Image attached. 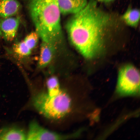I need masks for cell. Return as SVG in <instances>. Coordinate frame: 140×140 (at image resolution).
<instances>
[{"mask_svg":"<svg viewBox=\"0 0 140 140\" xmlns=\"http://www.w3.org/2000/svg\"><path fill=\"white\" fill-rule=\"evenodd\" d=\"M113 16L101 9L94 0L68 21L66 28L69 40L85 58L94 57L100 51L106 32L115 25Z\"/></svg>","mask_w":140,"mask_h":140,"instance_id":"6da1fadb","label":"cell"},{"mask_svg":"<svg viewBox=\"0 0 140 140\" xmlns=\"http://www.w3.org/2000/svg\"><path fill=\"white\" fill-rule=\"evenodd\" d=\"M36 31L42 41L55 46L62 37L58 0H26Z\"/></svg>","mask_w":140,"mask_h":140,"instance_id":"7a4b0ae2","label":"cell"},{"mask_svg":"<svg viewBox=\"0 0 140 140\" xmlns=\"http://www.w3.org/2000/svg\"><path fill=\"white\" fill-rule=\"evenodd\" d=\"M33 107L40 115L53 121L65 118L72 111L74 101L69 92L62 90L58 94L50 97L45 91L37 92L32 98Z\"/></svg>","mask_w":140,"mask_h":140,"instance_id":"3957f363","label":"cell"},{"mask_svg":"<svg viewBox=\"0 0 140 140\" xmlns=\"http://www.w3.org/2000/svg\"><path fill=\"white\" fill-rule=\"evenodd\" d=\"M116 92L121 96H138L140 92V73L131 65L122 67L118 73Z\"/></svg>","mask_w":140,"mask_h":140,"instance_id":"277c9868","label":"cell"},{"mask_svg":"<svg viewBox=\"0 0 140 140\" xmlns=\"http://www.w3.org/2000/svg\"><path fill=\"white\" fill-rule=\"evenodd\" d=\"M79 131L69 134H63L51 131L41 125L36 120L29 124L26 131V140H66L76 138Z\"/></svg>","mask_w":140,"mask_h":140,"instance_id":"5b68a950","label":"cell"},{"mask_svg":"<svg viewBox=\"0 0 140 140\" xmlns=\"http://www.w3.org/2000/svg\"><path fill=\"white\" fill-rule=\"evenodd\" d=\"M19 17L0 18V29L6 40L11 41L15 38L19 26Z\"/></svg>","mask_w":140,"mask_h":140,"instance_id":"8992f818","label":"cell"},{"mask_svg":"<svg viewBox=\"0 0 140 140\" xmlns=\"http://www.w3.org/2000/svg\"><path fill=\"white\" fill-rule=\"evenodd\" d=\"M26 140V131L16 125H9L0 128V140Z\"/></svg>","mask_w":140,"mask_h":140,"instance_id":"52a82bcc","label":"cell"},{"mask_svg":"<svg viewBox=\"0 0 140 140\" xmlns=\"http://www.w3.org/2000/svg\"><path fill=\"white\" fill-rule=\"evenodd\" d=\"M61 13L74 14L79 12L86 5L87 0H58Z\"/></svg>","mask_w":140,"mask_h":140,"instance_id":"ba28073f","label":"cell"},{"mask_svg":"<svg viewBox=\"0 0 140 140\" xmlns=\"http://www.w3.org/2000/svg\"><path fill=\"white\" fill-rule=\"evenodd\" d=\"M21 7L17 0H0V17L5 18L17 14Z\"/></svg>","mask_w":140,"mask_h":140,"instance_id":"9c48e42d","label":"cell"},{"mask_svg":"<svg viewBox=\"0 0 140 140\" xmlns=\"http://www.w3.org/2000/svg\"><path fill=\"white\" fill-rule=\"evenodd\" d=\"M55 47V46L50 43L42 41L38 62L39 67H44L50 63Z\"/></svg>","mask_w":140,"mask_h":140,"instance_id":"30bf717a","label":"cell"},{"mask_svg":"<svg viewBox=\"0 0 140 140\" xmlns=\"http://www.w3.org/2000/svg\"><path fill=\"white\" fill-rule=\"evenodd\" d=\"M140 16L139 10L129 7L122 16L121 19L128 25L136 27L138 26Z\"/></svg>","mask_w":140,"mask_h":140,"instance_id":"8fae6325","label":"cell"},{"mask_svg":"<svg viewBox=\"0 0 140 140\" xmlns=\"http://www.w3.org/2000/svg\"><path fill=\"white\" fill-rule=\"evenodd\" d=\"M46 85L47 90L46 92L50 97L58 94L62 90L58 79L55 76L49 78L47 81Z\"/></svg>","mask_w":140,"mask_h":140,"instance_id":"7c38bea8","label":"cell"},{"mask_svg":"<svg viewBox=\"0 0 140 140\" xmlns=\"http://www.w3.org/2000/svg\"><path fill=\"white\" fill-rule=\"evenodd\" d=\"M12 49L16 55L21 58L28 56L31 52V50L23 41L15 43Z\"/></svg>","mask_w":140,"mask_h":140,"instance_id":"4fadbf2b","label":"cell"},{"mask_svg":"<svg viewBox=\"0 0 140 140\" xmlns=\"http://www.w3.org/2000/svg\"><path fill=\"white\" fill-rule=\"evenodd\" d=\"M39 37L36 31L32 32L26 37L23 41L27 46L31 50L36 45Z\"/></svg>","mask_w":140,"mask_h":140,"instance_id":"5bb4252c","label":"cell"},{"mask_svg":"<svg viewBox=\"0 0 140 140\" xmlns=\"http://www.w3.org/2000/svg\"><path fill=\"white\" fill-rule=\"evenodd\" d=\"M98 1L104 3H108L112 1H113L115 0H97Z\"/></svg>","mask_w":140,"mask_h":140,"instance_id":"9a60e30c","label":"cell"},{"mask_svg":"<svg viewBox=\"0 0 140 140\" xmlns=\"http://www.w3.org/2000/svg\"><path fill=\"white\" fill-rule=\"evenodd\" d=\"M2 34V32L0 29V36H1V35Z\"/></svg>","mask_w":140,"mask_h":140,"instance_id":"2e32d148","label":"cell"}]
</instances>
